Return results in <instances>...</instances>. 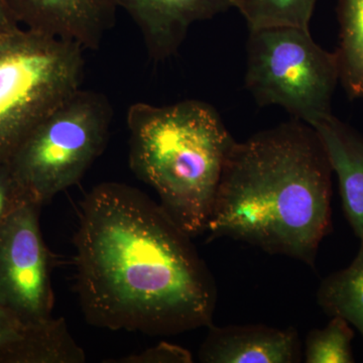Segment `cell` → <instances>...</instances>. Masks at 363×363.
<instances>
[{"mask_svg":"<svg viewBox=\"0 0 363 363\" xmlns=\"http://www.w3.org/2000/svg\"><path fill=\"white\" fill-rule=\"evenodd\" d=\"M192 240L138 189L116 182L93 188L73 240L86 321L150 336L211 326L216 284Z\"/></svg>","mask_w":363,"mask_h":363,"instance_id":"1","label":"cell"},{"mask_svg":"<svg viewBox=\"0 0 363 363\" xmlns=\"http://www.w3.org/2000/svg\"><path fill=\"white\" fill-rule=\"evenodd\" d=\"M332 174L317 131L297 119L234 143L207 242L229 238L314 269L320 245L332 231Z\"/></svg>","mask_w":363,"mask_h":363,"instance_id":"2","label":"cell"},{"mask_svg":"<svg viewBox=\"0 0 363 363\" xmlns=\"http://www.w3.org/2000/svg\"><path fill=\"white\" fill-rule=\"evenodd\" d=\"M133 174L156 191L160 204L195 238L206 233L224 164L236 142L207 102H138L126 114Z\"/></svg>","mask_w":363,"mask_h":363,"instance_id":"3","label":"cell"},{"mask_svg":"<svg viewBox=\"0 0 363 363\" xmlns=\"http://www.w3.org/2000/svg\"><path fill=\"white\" fill-rule=\"evenodd\" d=\"M80 45L23 28L0 35V164L84 78Z\"/></svg>","mask_w":363,"mask_h":363,"instance_id":"4","label":"cell"},{"mask_svg":"<svg viewBox=\"0 0 363 363\" xmlns=\"http://www.w3.org/2000/svg\"><path fill=\"white\" fill-rule=\"evenodd\" d=\"M112 118L108 98L80 88L42 119L6 162L28 199L42 207L79 183L104 152Z\"/></svg>","mask_w":363,"mask_h":363,"instance_id":"5","label":"cell"},{"mask_svg":"<svg viewBox=\"0 0 363 363\" xmlns=\"http://www.w3.org/2000/svg\"><path fill=\"white\" fill-rule=\"evenodd\" d=\"M339 84L335 52L313 40L310 30H250L245 85L259 106H279L313 125L332 114Z\"/></svg>","mask_w":363,"mask_h":363,"instance_id":"6","label":"cell"},{"mask_svg":"<svg viewBox=\"0 0 363 363\" xmlns=\"http://www.w3.org/2000/svg\"><path fill=\"white\" fill-rule=\"evenodd\" d=\"M40 205L26 202L0 225V306L25 324L52 316V253L40 226Z\"/></svg>","mask_w":363,"mask_h":363,"instance_id":"7","label":"cell"},{"mask_svg":"<svg viewBox=\"0 0 363 363\" xmlns=\"http://www.w3.org/2000/svg\"><path fill=\"white\" fill-rule=\"evenodd\" d=\"M18 26L96 51L113 28L114 0H4Z\"/></svg>","mask_w":363,"mask_h":363,"instance_id":"8","label":"cell"},{"mask_svg":"<svg viewBox=\"0 0 363 363\" xmlns=\"http://www.w3.org/2000/svg\"><path fill=\"white\" fill-rule=\"evenodd\" d=\"M142 33L152 61L175 56L191 26L233 9V0H114Z\"/></svg>","mask_w":363,"mask_h":363,"instance_id":"9","label":"cell"},{"mask_svg":"<svg viewBox=\"0 0 363 363\" xmlns=\"http://www.w3.org/2000/svg\"><path fill=\"white\" fill-rule=\"evenodd\" d=\"M198 358L203 363H297L303 345L294 327L274 328L266 325L208 327Z\"/></svg>","mask_w":363,"mask_h":363,"instance_id":"10","label":"cell"},{"mask_svg":"<svg viewBox=\"0 0 363 363\" xmlns=\"http://www.w3.org/2000/svg\"><path fill=\"white\" fill-rule=\"evenodd\" d=\"M312 128L323 143L338 179L344 214L353 233L363 240V135L333 114Z\"/></svg>","mask_w":363,"mask_h":363,"instance_id":"11","label":"cell"},{"mask_svg":"<svg viewBox=\"0 0 363 363\" xmlns=\"http://www.w3.org/2000/svg\"><path fill=\"white\" fill-rule=\"evenodd\" d=\"M339 84L350 99H363V0H338Z\"/></svg>","mask_w":363,"mask_h":363,"instance_id":"12","label":"cell"},{"mask_svg":"<svg viewBox=\"0 0 363 363\" xmlns=\"http://www.w3.org/2000/svg\"><path fill=\"white\" fill-rule=\"evenodd\" d=\"M316 297L324 313L343 318L363 338V240L350 266L321 281Z\"/></svg>","mask_w":363,"mask_h":363,"instance_id":"13","label":"cell"},{"mask_svg":"<svg viewBox=\"0 0 363 363\" xmlns=\"http://www.w3.org/2000/svg\"><path fill=\"white\" fill-rule=\"evenodd\" d=\"M318 0H233L248 30L296 28L310 30Z\"/></svg>","mask_w":363,"mask_h":363,"instance_id":"14","label":"cell"},{"mask_svg":"<svg viewBox=\"0 0 363 363\" xmlns=\"http://www.w3.org/2000/svg\"><path fill=\"white\" fill-rule=\"evenodd\" d=\"M354 331L345 319L332 316L321 329H313L306 338L305 362L353 363L352 343Z\"/></svg>","mask_w":363,"mask_h":363,"instance_id":"15","label":"cell"},{"mask_svg":"<svg viewBox=\"0 0 363 363\" xmlns=\"http://www.w3.org/2000/svg\"><path fill=\"white\" fill-rule=\"evenodd\" d=\"M30 325L0 306V363H16Z\"/></svg>","mask_w":363,"mask_h":363,"instance_id":"16","label":"cell"},{"mask_svg":"<svg viewBox=\"0 0 363 363\" xmlns=\"http://www.w3.org/2000/svg\"><path fill=\"white\" fill-rule=\"evenodd\" d=\"M28 201L30 200L16 180L9 164L6 162L0 164V225Z\"/></svg>","mask_w":363,"mask_h":363,"instance_id":"17","label":"cell"},{"mask_svg":"<svg viewBox=\"0 0 363 363\" xmlns=\"http://www.w3.org/2000/svg\"><path fill=\"white\" fill-rule=\"evenodd\" d=\"M118 363H191L192 354L189 350L181 346L168 342L157 344L154 347L145 350L140 353H133L128 357L111 360Z\"/></svg>","mask_w":363,"mask_h":363,"instance_id":"18","label":"cell"},{"mask_svg":"<svg viewBox=\"0 0 363 363\" xmlns=\"http://www.w3.org/2000/svg\"><path fill=\"white\" fill-rule=\"evenodd\" d=\"M18 28H21V26H18L13 20L4 0H0V35L11 32Z\"/></svg>","mask_w":363,"mask_h":363,"instance_id":"19","label":"cell"}]
</instances>
